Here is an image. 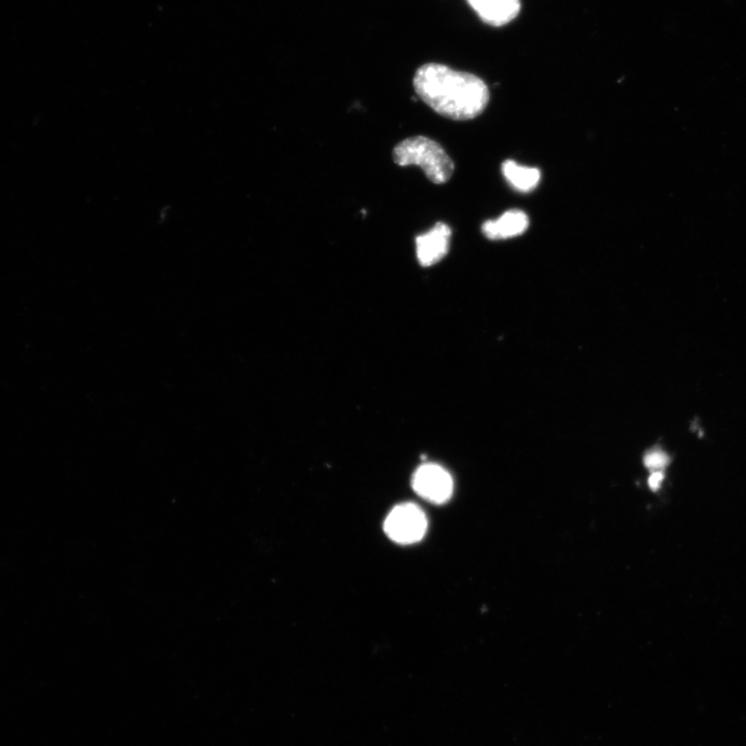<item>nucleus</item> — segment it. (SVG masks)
Segmentation results:
<instances>
[{
  "label": "nucleus",
  "instance_id": "nucleus-2",
  "mask_svg": "<svg viewBox=\"0 0 746 746\" xmlns=\"http://www.w3.org/2000/svg\"><path fill=\"white\" fill-rule=\"evenodd\" d=\"M393 160L399 166H418L430 182L445 184L453 176L454 163L433 139L415 136L398 143Z\"/></svg>",
  "mask_w": 746,
  "mask_h": 746
},
{
  "label": "nucleus",
  "instance_id": "nucleus-6",
  "mask_svg": "<svg viewBox=\"0 0 746 746\" xmlns=\"http://www.w3.org/2000/svg\"><path fill=\"white\" fill-rule=\"evenodd\" d=\"M530 226L528 215L522 210H509L496 220L482 224V234L489 240L500 241L520 237Z\"/></svg>",
  "mask_w": 746,
  "mask_h": 746
},
{
  "label": "nucleus",
  "instance_id": "nucleus-8",
  "mask_svg": "<svg viewBox=\"0 0 746 746\" xmlns=\"http://www.w3.org/2000/svg\"><path fill=\"white\" fill-rule=\"evenodd\" d=\"M502 174L513 189L524 193L535 190L541 180L538 168L524 166L513 160L502 164Z\"/></svg>",
  "mask_w": 746,
  "mask_h": 746
},
{
  "label": "nucleus",
  "instance_id": "nucleus-9",
  "mask_svg": "<svg viewBox=\"0 0 746 746\" xmlns=\"http://www.w3.org/2000/svg\"><path fill=\"white\" fill-rule=\"evenodd\" d=\"M669 463V456L662 450H652L644 458L645 466L652 472L662 471Z\"/></svg>",
  "mask_w": 746,
  "mask_h": 746
},
{
  "label": "nucleus",
  "instance_id": "nucleus-10",
  "mask_svg": "<svg viewBox=\"0 0 746 746\" xmlns=\"http://www.w3.org/2000/svg\"><path fill=\"white\" fill-rule=\"evenodd\" d=\"M664 474L662 471L652 472V475L649 478V486L652 490L656 491L661 487L663 481H664Z\"/></svg>",
  "mask_w": 746,
  "mask_h": 746
},
{
  "label": "nucleus",
  "instance_id": "nucleus-7",
  "mask_svg": "<svg viewBox=\"0 0 746 746\" xmlns=\"http://www.w3.org/2000/svg\"><path fill=\"white\" fill-rule=\"evenodd\" d=\"M480 19L492 26H503L521 12V0H467Z\"/></svg>",
  "mask_w": 746,
  "mask_h": 746
},
{
  "label": "nucleus",
  "instance_id": "nucleus-1",
  "mask_svg": "<svg viewBox=\"0 0 746 746\" xmlns=\"http://www.w3.org/2000/svg\"><path fill=\"white\" fill-rule=\"evenodd\" d=\"M414 88L426 105L453 121L476 119L491 97L481 78L440 64L420 67L414 77Z\"/></svg>",
  "mask_w": 746,
  "mask_h": 746
},
{
  "label": "nucleus",
  "instance_id": "nucleus-4",
  "mask_svg": "<svg viewBox=\"0 0 746 746\" xmlns=\"http://www.w3.org/2000/svg\"><path fill=\"white\" fill-rule=\"evenodd\" d=\"M414 491L423 499L436 504L447 502L453 493L450 474L437 465H423L413 478Z\"/></svg>",
  "mask_w": 746,
  "mask_h": 746
},
{
  "label": "nucleus",
  "instance_id": "nucleus-5",
  "mask_svg": "<svg viewBox=\"0 0 746 746\" xmlns=\"http://www.w3.org/2000/svg\"><path fill=\"white\" fill-rule=\"evenodd\" d=\"M452 237L451 228L438 222L430 231L416 238V253L422 267L440 263L448 254Z\"/></svg>",
  "mask_w": 746,
  "mask_h": 746
},
{
  "label": "nucleus",
  "instance_id": "nucleus-3",
  "mask_svg": "<svg viewBox=\"0 0 746 746\" xmlns=\"http://www.w3.org/2000/svg\"><path fill=\"white\" fill-rule=\"evenodd\" d=\"M426 529V516L414 504H403L395 507L385 522L386 534L400 544H412L421 540Z\"/></svg>",
  "mask_w": 746,
  "mask_h": 746
}]
</instances>
